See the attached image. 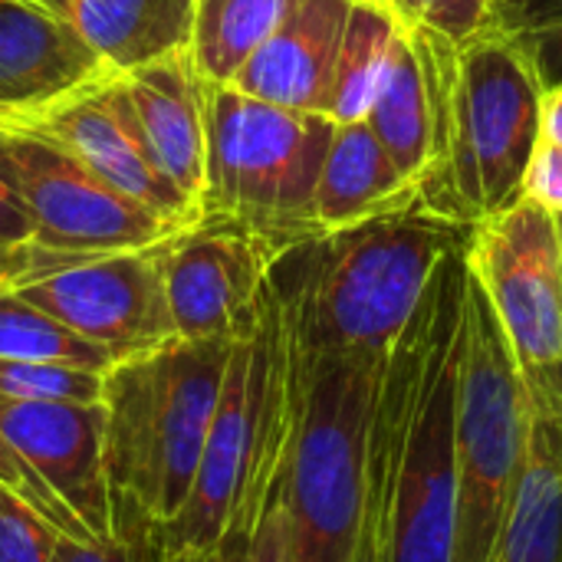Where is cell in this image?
<instances>
[{"label":"cell","instance_id":"obj_1","mask_svg":"<svg viewBox=\"0 0 562 562\" xmlns=\"http://www.w3.org/2000/svg\"><path fill=\"white\" fill-rule=\"evenodd\" d=\"M468 244L441 257L405 333L382 362L369 428V510L379 562H454L458 362Z\"/></svg>","mask_w":562,"mask_h":562},{"label":"cell","instance_id":"obj_2","mask_svg":"<svg viewBox=\"0 0 562 562\" xmlns=\"http://www.w3.org/2000/svg\"><path fill=\"white\" fill-rule=\"evenodd\" d=\"M431 95V168L422 204L458 224H481L524 198L540 142L543 72L524 36L497 20L468 40L405 30Z\"/></svg>","mask_w":562,"mask_h":562},{"label":"cell","instance_id":"obj_3","mask_svg":"<svg viewBox=\"0 0 562 562\" xmlns=\"http://www.w3.org/2000/svg\"><path fill=\"white\" fill-rule=\"evenodd\" d=\"M471 231L415 207L290 247L270 270L290 346L300 356L385 359L435 267Z\"/></svg>","mask_w":562,"mask_h":562},{"label":"cell","instance_id":"obj_4","mask_svg":"<svg viewBox=\"0 0 562 562\" xmlns=\"http://www.w3.org/2000/svg\"><path fill=\"white\" fill-rule=\"evenodd\" d=\"M293 418V352L277 286L267 280L254 326L231 346L191 497L161 527L165 557L204 553L227 533L254 530L286 468Z\"/></svg>","mask_w":562,"mask_h":562},{"label":"cell","instance_id":"obj_5","mask_svg":"<svg viewBox=\"0 0 562 562\" xmlns=\"http://www.w3.org/2000/svg\"><path fill=\"white\" fill-rule=\"evenodd\" d=\"M234 342H184L105 372V468L112 507L168 527L191 497Z\"/></svg>","mask_w":562,"mask_h":562},{"label":"cell","instance_id":"obj_6","mask_svg":"<svg viewBox=\"0 0 562 562\" xmlns=\"http://www.w3.org/2000/svg\"><path fill=\"white\" fill-rule=\"evenodd\" d=\"M283 497L296 562H352L369 497V428L385 359L300 356Z\"/></svg>","mask_w":562,"mask_h":562},{"label":"cell","instance_id":"obj_7","mask_svg":"<svg viewBox=\"0 0 562 562\" xmlns=\"http://www.w3.org/2000/svg\"><path fill=\"white\" fill-rule=\"evenodd\" d=\"M336 122L207 82L204 217L240 224L286 254L319 237L313 201Z\"/></svg>","mask_w":562,"mask_h":562},{"label":"cell","instance_id":"obj_8","mask_svg":"<svg viewBox=\"0 0 562 562\" xmlns=\"http://www.w3.org/2000/svg\"><path fill=\"white\" fill-rule=\"evenodd\" d=\"M527 435V382L501 319L471 270L461 323L454 448H458V553L491 562Z\"/></svg>","mask_w":562,"mask_h":562},{"label":"cell","instance_id":"obj_9","mask_svg":"<svg viewBox=\"0 0 562 562\" xmlns=\"http://www.w3.org/2000/svg\"><path fill=\"white\" fill-rule=\"evenodd\" d=\"M10 148L33 227L16 286L95 257L148 250L184 231L119 194L66 148L30 128L10 132Z\"/></svg>","mask_w":562,"mask_h":562},{"label":"cell","instance_id":"obj_10","mask_svg":"<svg viewBox=\"0 0 562 562\" xmlns=\"http://www.w3.org/2000/svg\"><path fill=\"white\" fill-rule=\"evenodd\" d=\"M468 260L530 389L562 402V250L557 214L520 198L474 224Z\"/></svg>","mask_w":562,"mask_h":562},{"label":"cell","instance_id":"obj_11","mask_svg":"<svg viewBox=\"0 0 562 562\" xmlns=\"http://www.w3.org/2000/svg\"><path fill=\"white\" fill-rule=\"evenodd\" d=\"M165 244L72 263L13 290L122 362L178 339L165 290Z\"/></svg>","mask_w":562,"mask_h":562},{"label":"cell","instance_id":"obj_12","mask_svg":"<svg viewBox=\"0 0 562 562\" xmlns=\"http://www.w3.org/2000/svg\"><path fill=\"white\" fill-rule=\"evenodd\" d=\"M280 250L240 224L201 217L165 244V290L184 342H234L260 310Z\"/></svg>","mask_w":562,"mask_h":562},{"label":"cell","instance_id":"obj_13","mask_svg":"<svg viewBox=\"0 0 562 562\" xmlns=\"http://www.w3.org/2000/svg\"><path fill=\"white\" fill-rule=\"evenodd\" d=\"M23 128L66 148L99 181L132 198L155 217L175 227H191L201 221V211L161 175L135 119L125 76H105L86 89H76L72 95L46 105Z\"/></svg>","mask_w":562,"mask_h":562},{"label":"cell","instance_id":"obj_14","mask_svg":"<svg viewBox=\"0 0 562 562\" xmlns=\"http://www.w3.org/2000/svg\"><path fill=\"white\" fill-rule=\"evenodd\" d=\"M0 431L92 540L112 537L102 402L0 398Z\"/></svg>","mask_w":562,"mask_h":562},{"label":"cell","instance_id":"obj_15","mask_svg":"<svg viewBox=\"0 0 562 562\" xmlns=\"http://www.w3.org/2000/svg\"><path fill=\"white\" fill-rule=\"evenodd\" d=\"M115 76L53 10L0 0V109L20 128L46 105Z\"/></svg>","mask_w":562,"mask_h":562},{"label":"cell","instance_id":"obj_16","mask_svg":"<svg viewBox=\"0 0 562 562\" xmlns=\"http://www.w3.org/2000/svg\"><path fill=\"white\" fill-rule=\"evenodd\" d=\"M349 10L352 0H293L231 86L283 109L326 115Z\"/></svg>","mask_w":562,"mask_h":562},{"label":"cell","instance_id":"obj_17","mask_svg":"<svg viewBox=\"0 0 562 562\" xmlns=\"http://www.w3.org/2000/svg\"><path fill=\"white\" fill-rule=\"evenodd\" d=\"M142 135L161 175L201 211L207 188V82L188 49L125 76Z\"/></svg>","mask_w":562,"mask_h":562},{"label":"cell","instance_id":"obj_18","mask_svg":"<svg viewBox=\"0 0 562 562\" xmlns=\"http://www.w3.org/2000/svg\"><path fill=\"white\" fill-rule=\"evenodd\" d=\"M491 562H562V402L527 385V435Z\"/></svg>","mask_w":562,"mask_h":562},{"label":"cell","instance_id":"obj_19","mask_svg":"<svg viewBox=\"0 0 562 562\" xmlns=\"http://www.w3.org/2000/svg\"><path fill=\"white\" fill-rule=\"evenodd\" d=\"M415 207H425L418 184L392 161L369 122H339L316 181V231L333 234Z\"/></svg>","mask_w":562,"mask_h":562},{"label":"cell","instance_id":"obj_20","mask_svg":"<svg viewBox=\"0 0 562 562\" xmlns=\"http://www.w3.org/2000/svg\"><path fill=\"white\" fill-rule=\"evenodd\" d=\"M56 13L115 76H128L188 49L194 0H59Z\"/></svg>","mask_w":562,"mask_h":562},{"label":"cell","instance_id":"obj_21","mask_svg":"<svg viewBox=\"0 0 562 562\" xmlns=\"http://www.w3.org/2000/svg\"><path fill=\"white\" fill-rule=\"evenodd\" d=\"M366 122L375 132V138L382 142V148L392 155V161L422 191V181L431 168V148H435L431 95H428V79H425L422 59H418L412 40L405 36V30H398V36H395L385 76H382L379 92L366 112Z\"/></svg>","mask_w":562,"mask_h":562},{"label":"cell","instance_id":"obj_22","mask_svg":"<svg viewBox=\"0 0 562 562\" xmlns=\"http://www.w3.org/2000/svg\"><path fill=\"white\" fill-rule=\"evenodd\" d=\"M293 0H194L188 56L204 82L231 86Z\"/></svg>","mask_w":562,"mask_h":562},{"label":"cell","instance_id":"obj_23","mask_svg":"<svg viewBox=\"0 0 562 562\" xmlns=\"http://www.w3.org/2000/svg\"><path fill=\"white\" fill-rule=\"evenodd\" d=\"M398 30L402 26L389 10L352 0L346 33H342V46L336 56L329 99H326V115L336 125L366 119V112L379 92V82L385 76L389 53L395 46Z\"/></svg>","mask_w":562,"mask_h":562},{"label":"cell","instance_id":"obj_24","mask_svg":"<svg viewBox=\"0 0 562 562\" xmlns=\"http://www.w3.org/2000/svg\"><path fill=\"white\" fill-rule=\"evenodd\" d=\"M0 359L20 362H59L92 372H109L115 359L66 329L59 319L33 306L13 286H0Z\"/></svg>","mask_w":562,"mask_h":562},{"label":"cell","instance_id":"obj_25","mask_svg":"<svg viewBox=\"0 0 562 562\" xmlns=\"http://www.w3.org/2000/svg\"><path fill=\"white\" fill-rule=\"evenodd\" d=\"M105 372L0 359V398L10 402H102Z\"/></svg>","mask_w":562,"mask_h":562},{"label":"cell","instance_id":"obj_26","mask_svg":"<svg viewBox=\"0 0 562 562\" xmlns=\"http://www.w3.org/2000/svg\"><path fill=\"white\" fill-rule=\"evenodd\" d=\"M49 562H165L161 527L142 514L112 507V537L69 540L59 537Z\"/></svg>","mask_w":562,"mask_h":562},{"label":"cell","instance_id":"obj_27","mask_svg":"<svg viewBox=\"0 0 562 562\" xmlns=\"http://www.w3.org/2000/svg\"><path fill=\"white\" fill-rule=\"evenodd\" d=\"M402 30H428L445 40H468L494 23V0H389Z\"/></svg>","mask_w":562,"mask_h":562},{"label":"cell","instance_id":"obj_28","mask_svg":"<svg viewBox=\"0 0 562 562\" xmlns=\"http://www.w3.org/2000/svg\"><path fill=\"white\" fill-rule=\"evenodd\" d=\"M56 540L59 533L46 517L0 487V562H49Z\"/></svg>","mask_w":562,"mask_h":562},{"label":"cell","instance_id":"obj_29","mask_svg":"<svg viewBox=\"0 0 562 562\" xmlns=\"http://www.w3.org/2000/svg\"><path fill=\"white\" fill-rule=\"evenodd\" d=\"M0 487H7V491H13L16 497H23L40 517H46V520L56 527L59 537H69V540H92V537L79 527V520L49 494V487L30 471V464L13 451V445L7 441L3 431H0Z\"/></svg>","mask_w":562,"mask_h":562},{"label":"cell","instance_id":"obj_30","mask_svg":"<svg viewBox=\"0 0 562 562\" xmlns=\"http://www.w3.org/2000/svg\"><path fill=\"white\" fill-rule=\"evenodd\" d=\"M30 211L20 181V168L10 148V132L0 128V247L23 254L30 244Z\"/></svg>","mask_w":562,"mask_h":562},{"label":"cell","instance_id":"obj_31","mask_svg":"<svg viewBox=\"0 0 562 562\" xmlns=\"http://www.w3.org/2000/svg\"><path fill=\"white\" fill-rule=\"evenodd\" d=\"M286 471V468H283ZM244 562H296L293 560V527H290V510L283 497V474L277 487L270 491L247 543Z\"/></svg>","mask_w":562,"mask_h":562},{"label":"cell","instance_id":"obj_32","mask_svg":"<svg viewBox=\"0 0 562 562\" xmlns=\"http://www.w3.org/2000/svg\"><path fill=\"white\" fill-rule=\"evenodd\" d=\"M524 198L562 214V145L540 138L524 178Z\"/></svg>","mask_w":562,"mask_h":562},{"label":"cell","instance_id":"obj_33","mask_svg":"<svg viewBox=\"0 0 562 562\" xmlns=\"http://www.w3.org/2000/svg\"><path fill=\"white\" fill-rule=\"evenodd\" d=\"M527 46L533 49V59L543 72V82H560L562 79V20L560 23H543L530 36H524Z\"/></svg>","mask_w":562,"mask_h":562},{"label":"cell","instance_id":"obj_34","mask_svg":"<svg viewBox=\"0 0 562 562\" xmlns=\"http://www.w3.org/2000/svg\"><path fill=\"white\" fill-rule=\"evenodd\" d=\"M247 543H250V533H227L221 540V547H214V550H204V553H178V557H165V562H244Z\"/></svg>","mask_w":562,"mask_h":562},{"label":"cell","instance_id":"obj_35","mask_svg":"<svg viewBox=\"0 0 562 562\" xmlns=\"http://www.w3.org/2000/svg\"><path fill=\"white\" fill-rule=\"evenodd\" d=\"M540 138L562 145V79L550 82L543 89V105H540Z\"/></svg>","mask_w":562,"mask_h":562},{"label":"cell","instance_id":"obj_36","mask_svg":"<svg viewBox=\"0 0 562 562\" xmlns=\"http://www.w3.org/2000/svg\"><path fill=\"white\" fill-rule=\"evenodd\" d=\"M352 562H379V537H375V520H372V510H369V497H366V524H362Z\"/></svg>","mask_w":562,"mask_h":562},{"label":"cell","instance_id":"obj_37","mask_svg":"<svg viewBox=\"0 0 562 562\" xmlns=\"http://www.w3.org/2000/svg\"><path fill=\"white\" fill-rule=\"evenodd\" d=\"M23 277V254L0 247V286H16Z\"/></svg>","mask_w":562,"mask_h":562},{"label":"cell","instance_id":"obj_38","mask_svg":"<svg viewBox=\"0 0 562 562\" xmlns=\"http://www.w3.org/2000/svg\"><path fill=\"white\" fill-rule=\"evenodd\" d=\"M23 3H36V7H46V10L56 13V3H59V0H23Z\"/></svg>","mask_w":562,"mask_h":562},{"label":"cell","instance_id":"obj_39","mask_svg":"<svg viewBox=\"0 0 562 562\" xmlns=\"http://www.w3.org/2000/svg\"><path fill=\"white\" fill-rule=\"evenodd\" d=\"M356 3H369V7H382V10H389V0H356ZM392 13V10H389Z\"/></svg>","mask_w":562,"mask_h":562},{"label":"cell","instance_id":"obj_40","mask_svg":"<svg viewBox=\"0 0 562 562\" xmlns=\"http://www.w3.org/2000/svg\"><path fill=\"white\" fill-rule=\"evenodd\" d=\"M557 234H560V250H562V214H557Z\"/></svg>","mask_w":562,"mask_h":562}]
</instances>
